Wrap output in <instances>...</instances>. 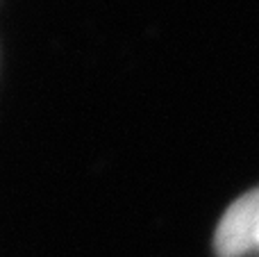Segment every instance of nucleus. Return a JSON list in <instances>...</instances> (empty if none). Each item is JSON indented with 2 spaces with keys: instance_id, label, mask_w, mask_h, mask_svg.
<instances>
[{
  "instance_id": "obj_1",
  "label": "nucleus",
  "mask_w": 259,
  "mask_h": 257,
  "mask_svg": "<svg viewBox=\"0 0 259 257\" xmlns=\"http://www.w3.org/2000/svg\"><path fill=\"white\" fill-rule=\"evenodd\" d=\"M259 246V187L237 198L219 221L214 248L219 257H243Z\"/></svg>"
}]
</instances>
